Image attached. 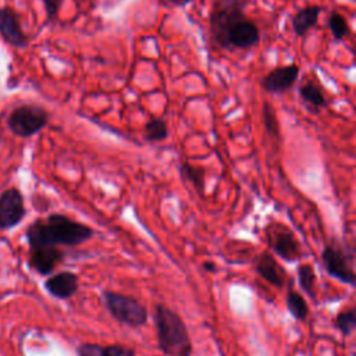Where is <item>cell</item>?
Listing matches in <instances>:
<instances>
[{
    "label": "cell",
    "instance_id": "1",
    "mask_svg": "<svg viewBox=\"0 0 356 356\" xmlns=\"http://www.w3.org/2000/svg\"><path fill=\"white\" fill-rule=\"evenodd\" d=\"M246 0H213L209 29L213 42L225 50H248L260 42L259 26L245 14Z\"/></svg>",
    "mask_w": 356,
    "mask_h": 356
},
{
    "label": "cell",
    "instance_id": "2",
    "mask_svg": "<svg viewBox=\"0 0 356 356\" xmlns=\"http://www.w3.org/2000/svg\"><path fill=\"white\" fill-rule=\"evenodd\" d=\"M95 235L92 227L65 214L53 213L46 220L33 221L26 231L29 249L40 246H78Z\"/></svg>",
    "mask_w": 356,
    "mask_h": 356
},
{
    "label": "cell",
    "instance_id": "3",
    "mask_svg": "<svg viewBox=\"0 0 356 356\" xmlns=\"http://www.w3.org/2000/svg\"><path fill=\"white\" fill-rule=\"evenodd\" d=\"M157 348L164 356H192L193 345L182 317L164 303L154 305Z\"/></svg>",
    "mask_w": 356,
    "mask_h": 356
},
{
    "label": "cell",
    "instance_id": "4",
    "mask_svg": "<svg viewBox=\"0 0 356 356\" xmlns=\"http://www.w3.org/2000/svg\"><path fill=\"white\" fill-rule=\"evenodd\" d=\"M321 261L328 275L342 284L356 285L355 252L352 246L332 238L323 246Z\"/></svg>",
    "mask_w": 356,
    "mask_h": 356
},
{
    "label": "cell",
    "instance_id": "5",
    "mask_svg": "<svg viewBox=\"0 0 356 356\" xmlns=\"http://www.w3.org/2000/svg\"><path fill=\"white\" fill-rule=\"evenodd\" d=\"M103 300L110 316L120 324L138 328L147 323L149 312L138 299L115 291H103Z\"/></svg>",
    "mask_w": 356,
    "mask_h": 356
},
{
    "label": "cell",
    "instance_id": "6",
    "mask_svg": "<svg viewBox=\"0 0 356 356\" xmlns=\"http://www.w3.org/2000/svg\"><path fill=\"white\" fill-rule=\"evenodd\" d=\"M49 120L50 114L44 107L38 104H21L10 113L7 127L14 135L29 138L40 132L49 124Z\"/></svg>",
    "mask_w": 356,
    "mask_h": 356
},
{
    "label": "cell",
    "instance_id": "7",
    "mask_svg": "<svg viewBox=\"0 0 356 356\" xmlns=\"http://www.w3.org/2000/svg\"><path fill=\"white\" fill-rule=\"evenodd\" d=\"M266 241L268 248L285 261L295 263L302 257L299 241L293 231L282 222H271L266 227Z\"/></svg>",
    "mask_w": 356,
    "mask_h": 356
},
{
    "label": "cell",
    "instance_id": "8",
    "mask_svg": "<svg viewBox=\"0 0 356 356\" xmlns=\"http://www.w3.org/2000/svg\"><path fill=\"white\" fill-rule=\"evenodd\" d=\"M26 210L24 197L17 188H10L0 195V228L8 229L19 224Z\"/></svg>",
    "mask_w": 356,
    "mask_h": 356
},
{
    "label": "cell",
    "instance_id": "9",
    "mask_svg": "<svg viewBox=\"0 0 356 356\" xmlns=\"http://www.w3.org/2000/svg\"><path fill=\"white\" fill-rule=\"evenodd\" d=\"M0 36L1 39L17 49L28 46V36L22 29L19 15L8 6L0 7Z\"/></svg>",
    "mask_w": 356,
    "mask_h": 356
},
{
    "label": "cell",
    "instance_id": "10",
    "mask_svg": "<svg viewBox=\"0 0 356 356\" xmlns=\"http://www.w3.org/2000/svg\"><path fill=\"white\" fill-rule=\"evenodd\" d=\"M299 72L300 70L296 64L277 67L261 78L260 86L268 93H285L296 83Z\"/></svg>",
    "mask_w": 356,
    "mask_h": 356
},
{
    "label": "cell",
    "instance_id": "11",
    "mask_svg": "<svg viewBox=\"0 0 356 356\" xmlns=\"http://www.w3.org/2000/svg\"><path fill=\"white\" fill-rule=\"evenodd\" d=\"M254 268L256 273L270 285L275 288H284L288 284V277L282 266L275 260V257L267 252L263 250L259 253L254 259Z\"/></svg>",
    "mask_w": 356,
    "mask_h": 356
},
{
    "label": "cell",
    "instance_id": "12",
    "mask_svg": "<svg viewBox=\"0 0 356 356\" xmlns=\"http://www.w3.org/2000/svg\"><path fill=\"white\" fill-rule=\"evenodd\" d=\"M64 260V253L57 246H40L31 249L29 266L39 274L47 275Z\"/></svg>",
    "mask_w": 356,
    "mask_h": 356
},
{
    "label": "cell",
    "instance_id": "13",
    "mask_svg": "<svg viewBox=\"0 0 356 356\" xmlns=\"http://www.w3.org/2000/svg\"><path fill=\"white\" fill-rule=\"evenodd\" d=\"M78 288V275L72 271H60L44 281V289L57 299L72 298Z\"/></svg>",
    "mask_w": 356,
    "mask_h": 356
},
{
    "label": "cell",
    "instance_id": "14",
    "mask_svg": "<svg viewBox=\"0 0 356 356\" xmlns=\"http://www.w3.org/2000/svg\"><path fill=\"white\" fill-rule=\"evenodd\" d=\"M76 356H136V350L120 343L100 345L95 342H83L76 348Z\"/></svg>",
    "mask_w": 356,
    "mask_h": 356
},
{
    "label": "cell",
    "instance_id": "15",
    "mask_svg": "<svg viewBox=\"0 0 356 356\" xmlns=\"http://www.w3.org/2000/svg\"><path fill=\"white\" fill-rule=\"evenodd\" d=\"M323 11L321 6L312 4L303 8H299L292 17V29L296 36H305L313 26H316L320 13Z\"/></svg>",
    "mask_w": 356,
    "mask_h": 356
},
{
    "label": "cell",
    "instance_id": "16",
    "mask_svg": "<svg viewBox=\"0 0 356 356\" xmlns=\"http://www.w3.org/2000/svg\"><path fill=\"white\" fill-rule=\"evenodd\" d=\"M299 96L303 100V103L307 106V108L313 113H317L318 110L327 107L328 104V99L325 97L321 88L312 81H307L300 85Z\"/></svg>",
    "mask_w": 356,
    "mask_h": 356
},
{
    "label": "cell",
    "instance_id": "17",
    "mask_svg": "<svg viewBox=\"0 0 356 356\" xmlns=\"http://www.w3.org/2000/svg\"><path fill=\"white\" fill-rule=\"evenodd\" d=\"M178 171H179L182 179L189 182L196 189L199 196L204 195V191H206V171H204L203 167L193 165L188 161H184V163L179 164Z\"/></svg>",
    "mask_w": 356,
    "mask_h": 356
},
{
    "label": "cell",
    "instance_id": "18",
    "mask_svg": "<svg viewBox=\"0 0 356 356\" xmlns=\"http://www.w3.org/2000/svg\"><path fill=\"white\" fill-rule=\"evenodd\" d=\"M285 303H286V309L288 312L292 314V317L298 321H305L309 316V306L306 299L303 298V295L298 291H295L291 286V280H289V288L285 296Z\"/></svg>",
    "mask_w": 356,
    "mask_h": 356
},
{
    "label": "cell",
    "instance_id": "19",
    "mask_svg": "<svg viewBox=\"0 0 356 356\" xmlns=\"http://www.w3.org/2000/svg\"><path fill=\"white\" fill-rule=\"evenodd\" d=\"M296 274H298V282H299L300 291L314 300L316 299V284H317L314 267L309 263H303V264L298 266Z\"/></svg>",
    "mask_w": 356,
    "mask_h": 356
},
{
    "label": "cell",
    "instance_id": "20",
    "mask_svg": "<svg viewBox=\"0 0 356 356\" xmlns=\"http://www.w3.org/2000/svg\"><path fill=\"white\" fill-rule=\"evenodd\" d=\"M143 136L147 142H163L168 136V127L163 118H152L143 127Z\"/></svg>",
    "mask_w": 356,
    "mask_h": 356
},
{
    "label": "cell",
    "instance_id": "21",
    "mask_svg": "<svg viewBox=\"0 0 356 356\" xmlns=\"http://www.w3.org/2000/svg\"><path fill=\"white\" fill-rule=\"evenodd\" d=\"M335 328L345 337H350L356 328V309L349 307L345 310H341L335 318H334Z\"/></svg>",
    "mask_w": 356,
    "mask_h": 356
},
{
    "label": "cell",
    "instance_id": "22",
    "mask_svg": "<svg viewBox=\"0 0 356 356\" xmlns=\"http://www.w3.org/2000/svg\"><path fill=\"white\" fill-rule=\"evenodd\" d=\"M261 118H263V124L266 128L267 135L274 139V140H280V124H278V118L275 114L274 107L268 103V102H263L261 106Z\"/></svg>",
    "mask_w": 356,
    "mask_h": 356
},
{
    "label": "cell",
    "instance_id": "23",
    "mask_svg": "<svg viewBox=\"0 0 356 356\" xmlns=\"http://www.w3.org/2000/svg\"><path fill=\"white\" fill-rule=\"evenodd\" d=\"M327 24H328L331 35L335 40H342L350 33V28H349V24L346 21V18L342 14L337 13V11H332L330 14Z\"/></svg>",
    "mask_w": 356,
    "mask_h": 356
},
{
    "label": "cell",
    "instance_id": "24",
    "mask_svg": "<svg viewBox=\"0 0 356 356\" xmlns=\"http://www.w3.org/2000/svg\"><path fill=\"white\" fill-rule=\"evenodd\" d=\"M46 11V22H53L60 13L63 0H42Z\"/></svg>",
    "mask_w": 356,
    "mask_h": 356
},
{
    "label": "cell",
    "instance_id": "25",
    "mask_svg": "<svg viewBox=\"0 0 356 356\" xmlns=\"http://www.w3.org/2000/svg\"><path fill=\"white\" fill-rule=\"evenodd\" d=\"M168 3H171V4H174V6H178V7H184V6H186V4H189V3H192L193 0H167Z\"/></svg>",
    "mask_w": 356,
    "mask_h": 356
},
{
    "label": "cell",
    "instance_id": "26",
    "mask_svg": "<svg viewBox=\"0 0 356 356\" xmlns=\"http://www.w3.org/2000/svg\"><path fill=\"white\" fill-rule=\"evenodd\" d=\"M203 268L207 270L209 273H214L217 270V267H216V264L213 261H204L203 263Z\"/></svg>",
    "mask_w": 356,
    "mask_h": 356
}]
</instances>
